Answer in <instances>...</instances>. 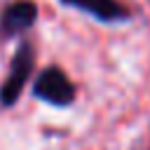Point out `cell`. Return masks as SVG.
I'll use <instances>...</instances> for the list:
<instances>
[{
  "label": "cell",
  "instance_id": "6da1fadb",
  "mask_svg": "<svg viewBox=\"0 0 150 150\" xmlns=\"http://www.w3.org/2000/svg\"><path fill=\"white\" fill-rule=\"evenodd\" d=\"M33 66H35V49L28 40H23V42H19V47L9 61V73L0 84V103L5 108H12L19 101L26 82L33 75Z\"/></svg>",
  "mask_w": 150,
  "mask_h": 150
},
{
  "label": "cell",
  "instance_id": "277c9868",
  "mask_svg": "<svg viewBox=\"0 0 150 150\" xmlns=\"http://www.w3.org/2000/svg\"><path fill=\"white\" fill-rule=\"evenodd\" d=\"M63 7L84 12L101 23H124L131 19V9L120 0H59Z\"/></svg>",
  "mask_w": 150,
  "mask_h": 150
},
{
  "label": "cell",
  "instance_id": "7a4b0ae2",
  "mask_svg": "<svg viewBox=\"0 0 150 150\" xmlns=\"http://www.w3.org/2000/svg\"><path fill=\"white\" fill-rule=\"evenodd\" d=\"M33 96L56 108H66L75 101V84L59 66H47L38 73L33 82Z\"/></svg>",
  "mask_w": 150,
  "mask_h": 150
},
{
  "label": "cell",
  "instance_id": "3957f363",
  "mask_svg": "<svg viewBox=\"0 0 150 150\" xmlns=\"http://www.w3.org/2000/svg\"><path fill=\"white\" fill-rule=\"evenodd\" d=\"M38 21V5L33 0H12L0 12V38L12 40L30 30Z\"/></svg>",
  "mask_w": 150,
  "mask_h": 150
}]
</instances>
